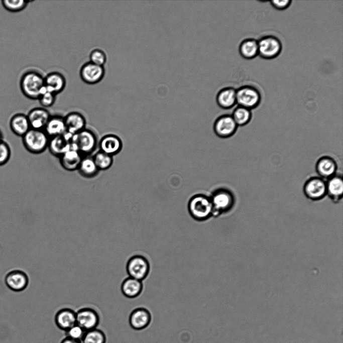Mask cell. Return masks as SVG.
<instances>
[{
    "label": "cell",
    "mask_w": 343,
    "mask_h": 343,
    "mask_svg": "<svg viewBox=\"0 0 343 343\" xmlns=\"http://www.w3.org/2000/svg\"><path fill=\"white\" fill-rule=\"evenodd\" d=\"M20 87L21 92L26 97L38 100L45 89L44 77L36 70H28L22 75Z\"/></svg>",
    "instance_id": "obj_1"
},
{
    "label": "cell",
    "mask_w": 343,
    "mask_h": 343,
    "mask_svg": "<svg viewBox=\"0 0 343 343\" xmlns=\"http://www.w3.org/2000/svg\"><path fill=\"white\" fill-rule=\"evenodd\" d=\"M188 210L195 220L205 221L213 214V207L209 197L202 194L192 196L188 201Z\"/></svg>",
    "instance_id": "obj_2"
},
{
    "label": "cell",
    "mask_w": 343,
    "mask_h": 343,
    "mask_svg": "<svg viewBox=\"0 0 343 343\" xmlns=\"http://www.w3.org/2000/svg\"><path fill=\"white\" fill-rule=\"evenodd\" d=\"M98 143L96 134L85 128L72 136L71 148L76 150L83 156H89L96 150Z\"/></svg>",
    "instance_id": "obj_3"
},
{
    "label": "cell",
    "mask_w": 343,
    "mask_h": 343,
    "mask_svg": "<svg viewBox=\"0 0 343 343\" xmlns=\"http://www.w3.org/2000/svg\"><path fill=\"white\" fill-rule=\"evenodd\" d=\"M49 139L43 130L31 129L22 137V141L28 151L39 154L48 149Z\"/></svg>",
    "instance_id": "obj_4"
},
{
    "label": "cell",
    "mask_w": 343,
    "mask_h": 343,
    "mask_svg": "<svg viewBox=\"0 0 343 343\" xmlns=\"http://www.w3.org/2000/svg\"><path fill=\"white\" fill-rule=\"evenodd\" d=\"M213 207L212 216H217L230 211L234 206L235 198L230 190L219 188L209 197Z\"/></svg>",
    "instance_id": "obj_5"
},
{
    "label": "cell",
    "mask_w": 343,
    "mask_h": 343,
    "mask_svg": "<svg viewBox=\"0 0 343 343\" xmlns=\"http://www.w3.org/2000/svg\"><path fill=\"white\" fill-rule=\"evenodd\" d=\"M126 269L129 277L143 281L149 274L150 265L144 256L135 255L128 260Z\"/></svg>",
    "instance_id": "obj_6"
},
{
    "label": "cell",
    "mask_w": 343,
    "mask_h": 343,
    "mask_svg": "<svg viewBox=\"0 0 343 343\" xmlns=\"http://www.w3.org/2000/svg\"><path fill=\"white\" fill-rule=\"evenodd\" d=\"M303 190L308 199L320 200L326 195V180L319 176L310 177L305 181Z\"/></svg>",
    "instance_id": "obj_7"
},
{
    "label": "cell",
    "mask_w": 343,
    "mask_h": 343,
    "mask_svg": "<svg viewBox=\"0 0 343 343\" xmlns=\"http://www.w3.org/2000/svg\"><path fill=\"white\" fill-rule=\"evenodd\" d=\"M260 99L259 91L251 86H244L236 90V102L240 106L251 110L259 105Z\"/></svg>",
    "instance_id": "obj_8"
},
{
    "label": "cell",
    "mask_w": 343,
    "mask_h": 343,
    "mask_svg": "<svg viewBox=\"0 0 343 343\" xmlns=\"http://www.w3.org/2000/svg\"><path fill=\"white\" fill-rule=\"evenodd\" d=\"M76 324L85 331L97 328L100 322V316L94 309L85 307L76 311Z\"/></svg>",
    "instance_id": "obj_9"
},
{
    "label": "cell",
    "mask_w": 343,
    "mask_h": 343,
    "mask_svg": "<svg viewBox=\"0 0 343 343\" xmlns=\"http://www.w3.org/2000/svg\"><path fill=\"white\" fill-rule=\"evenodd\" d=\"M105 75L103 66H98L88 61L84 63L79 70L81 80L85 83L93 85L100 82Z\"/></svg>",
    "instance_id": "obj_10"
},
{
    "label": "cell",
    "mask_w": 343,
    "mask_h": 343,
    "mask_svg": "<svg viewBox=\"0 0 343 343\" xmlns=\"http://www.w3.org/2000/svg\"><path fill=\"white\" fill-rule=\"evenodd\" d=\"M151 319L152 315L149 310L144 307H139L130 312L128 323L133 329L141 330L149 326Z\"/></svg>",
    "instance_id": "obj_11"
},
{
    "label": "cell",
    "mask_w": 343,
    "mask_h": 343,
    "mask_svg": "<svg viewBox=\"0 0 343 343\" xmlns=\"http://www.w3.org/2000/svg\"><path fill=\"white\" fill-rule=\"evenodd\" d=\"M238 127L231 115H224L215 121L213 130L218 137L227 138L235 134Z\"/></svg>",
    "instance_id": "obj_12"
},
{
    "label": "cell",
    "mask_w": 343,
    "mask_h": 343,
    "mask_svg": "<svg viewBox=\"0 0 343 343\" xmlns=\"http://www.w3.org/2000/svg\"><path fill=\"white\" fill-rule=\"evenodd\" d=\"M258 54L264 58L270 59L277 56L281 51L279 40L273 36H266L258 42Z\"/></svg>",
    "instance_id": "obj_13"
},
{
    "label": "cell",
    "mask_w": 343,
    "mask_h": 343,
    "mask_svg": "<svg viewBox=\"0 0 343 343\" xmlns=\"http://www.w3.org/2000/svg\"><path fill=\"white\" fill-rule=\"evenodd\" d=\"M5 281L10 289L20 292L27 288L29 280L27 274L25 272L20 270H14L7 274Z\"/></svg>",
    "instance_id": "obj_14"
},
{
    "label": "cell",
    "mask_w": 343,
    "mask_h": 343,
    "mask_svg": "<svg viewBox=\"0 0 343 343\" xmlns=\"http://www.w3.org/2000/svg\"><path fill=\"white\" fill-rule=\"evenodd\" d=\"M72 136L66 132L63 135L50 138L48 146L50 153L59 158L71 148V140Z\"/></svg>",
    "instance_id": "obj_15"
},
{
    "label": "cell",
    "mask_w": 343,
    "mask_h": 343,
    "mask_svg": "<svg viewBox=\"0 0 343 343\" xmlns=\"http://www.w3.org/2000/svg\"><path fill=\"white\" fill-rule=\"evenodd\" d=\"M99 151L113 156L119 154L123 148V142L119 137L114 134L103 136L98 143Z\"/></svg>",
    "instance_id": "obj_16"
},
{
    "label": "cell",
    "mask_w": 343,
    "mask_h": 343,
    "mask_svg": "<svg viewBox=\"0 0 343 343\" xmlns=\"http://www.w3.org/2000/svg\"><path fill=\"white\" fill-rule=\"evenodd\" d=\"M315 169L318 176L326 180L336 174L337 165L333 158L323 156L317 161Z\"/></svg>",
    "instance_id": "obj_17"
},
{
    "label": "cell",
    "mask_w": 343,
    "mask_h": 343,
    "mask_svg": "<svg viewBox=\"0 0 343 343\" xmlns=\"http://www.w3.org/2000/svg\"><path fill=\"white\" fill-rule=\"evenodd\" d=\"M31 129L43 130L51 115L47 108L42 107L31 109L27 115Z\"/></svg>",
    "instance_id": "obj_18"
},
{
    "label": "cell",
    "mask_w": 343,
    "mask_h": 343,
    "mask_svg": "<svg viewBox=\"0 0 343 343\" xmlns=\"http://www.w3.org/2000/svg\"><path fill=\"white\" fill-rule=\"evenodd\" d=\"M54 322L59 329L65 332L76 324V311L68 307L61 308L56 313Z\"/></svg>",
    "instance_id": "obj_19"
},
{
    "label": "cell",
    "mask_w": 343,
    "mask_h": 343,
    "mask_svg": "<svg viewBox=\"0 0 343 343\" xmlns=\"http://www.w3.org/2000/svg\"><path fill=\"white\" fill-rule=\"evenodd\" d=\"M66 132L75 135L86 128V121L84 116L77 111H72L64 117Z\"/></svg>",
    "instance_id": "obj_20"
},
{
    "label": "cell",
    "mask_w": 343,
    "mask_h": 343,
    "mask_svg": "<svg viewBox=\"0 0 343 343\" xmlns=\"http://www.w3.org/2000/svg\"><path fill=\"white\" fill-rule=\"evenodd\" d=\"M66 80L65 76L57 71H52L44 76V87L46 90L56 95L65 89Z\"/></svg>",
    "instance_id": "obj_21"
},
{
    "label": "cell",
    "mask_w": 343,
    "mask_h": 343,
    "mask_svg": "<svg viewBox=\"0 0 343 343\" xmlns=\"http://www.w3.org/2000/svg\"><path fill=\"white\" fill-rule=\"evenodd\" d=\"M326 195L334 203L339 202L342 198L343 179L341 175H335L326 180Z\"/></svg>",
    "instance_id": "obj_22"
},
{
    "label": "cell",
    "mask_w": 343,
    "mask_h": 343,
    "mask_svg": "<svg viewBox=\"0 0 343 343\" xmlns=\"http://www.w3.org/2000/svg\"><path fill=\"white\" fill-rule=\"evenodd\" d=\"M143 289L142 281L128 277L121 283L122 293L126 298L133 299L139 296Z\"/></svg>",
    "instance_id": "obj_23"
},
{
    "label": "cell",
    "mask_w": 343,
    "mask_h": 343,
    "mask_svg": "<svg viewBox=\"0 0 343 343\" xmlns=\"http://www.w3.org/2000/svg\"><path fill=\"white\" fill-rule=\"evenodd\" d=\"M43 131L49 138L63 135L66 133L64 117L59 115L51 116Z\"/></svg>",
    "instance_id": "obj_24"
},
{
    "label": "cell",
    "mask_w": 343,
    "mask_h": 343,
    "mask_svg": "<svg viewBox=\"0 0 343 343\" xmlns=\"http://www.w3.org/2000/svg\"><path fill=\"white\" fill-rule=\"evenodd\" d=\"M82 157L78 151L71 148L59 157L60 165L67 171L76 170Z\"/></svg>",
    "instance_id": "obj_25"
},
{
    "label": "cell",
    "mask_w": 343,
    "mask_h": 343,
    "mask_svg": "<svg viewBox=\"0 0 343 343\" xmlns=\"http://www.w3.org/2000/svg\"><path fill=\"white\" fill-rule=\"evenodd\" d=\"M10 126L15 134L22 137L31 129L27 116L22 113H16L11 118Z\"/></svg>",
    "instance_id": "obj_26"
},
{
    "label": "cell",
    "mask_w": 343,
    "mask_h": 343,
    "mask_svg": "<svg viewBox=\"0 0 343 343\" xmlns=\"http://www.w3.org/2000/svg\"><path fill=\"white\" fill-rule=\"evenodd\" d=\"M218 105L223 109L233 107L236 102V90L232 87H225L220 89L216 96Z\"/></svg>",
    "instance_id": "obj_27"
},
{
    "label": "cell",
    "mask_w": 343,
    "mask_h": 343,
    "mask_svg": "<svg viewBox=\"0 0 343 343\" xmlns=\"http://www.w3.org/2000/svg\"><path fill=\"white\" fill-rule=\"evenodd\" d=\"M79 173L83 177L92 178L95 177L99 171L93 160L92 156H83L78 167Z\"/></svg>",
    "instance_id": "obj_28"
},
{
    "label": "cell",
    "mask_w": 343,
    "mask_h": 343,
    "mask_svg": "<svg viewBox=\"0 0 343 343\" xmlns=\"http://www.w3.org/2000/svg\"><path fill=\"white\" fill-rule=\"evenodd\" d=\"M242 56L247 59H251L258 54V42L254 39L245 40L240 46Z\"/></svg>",
    "instance_id": "obj_29"
},
{
    "label": "cell",
    "mask_w": 343,
    "mask_h": 343,
    "mask_svg": "<svg viewBox=\"0 0 343 343\" xmlns=\"http://www.w3.org/2000/svg\"><path fill=\"white\" fill-rule=\"evenodd\" d=\"M231 116L238 126L247 125L251 120L252 116L250 109L240 106L234 109Z\"/></svg>",
    "instance_id": "obj_30"
},
{
    "label": "cell",
    "mask_w": 343,
    "mask_h": 343,
    "mask_svg": "<svg viewBox=\"0 0 343 343\" xmlns=\"http://www.w3.org/2000/svg\"><path fill=\"white\" fill-rule=\"evenodd\" d=\"M107 337L104 332L95 328L87 330L82 339L81 343H106Z\"/></svg>",
    "instance_id": "obj_31"
},
{
    "label": "cell",
    "mask_w": 343,
    "mask_h": 343,
    "mask_svg": "<svg viewBox=\"0 0 343 343\" xmlns=\"http://www.w3.org/2000/svg\"><path fill=\"white\" fill-rule=\"evenodd\" d=\"M98 170H106L111 167L113 163V157L108 154L98 151L92 156Z\"/></svg>",
    "instance_id": "obj_32"
},
{
    "label": "cell",
    "mask_w": 343,
    "mask_h": 343,
    "mask_svg": "<svg viewBox=\"0 0 343 343\" xmlns=\"http://www.w3.org/2000/svg\"><path fill=\"white\" fill-rule=\"evenodd\" d=\"M30 2L26 0H2V5L7 11L16 13L24 10Z\"/></svg>",
    "instance_id": "obj_33"
},
{
    "label": "cell",
    "mask_w": 343,
    "mask_h": 343,
    "mask_svg": "<svg viewBox=\"0 0 343 343\" xmlns=\"http://www.w3.org/2000/svg\"><path fill=\"white\" fill-rule=\"evenodd\" d=\"M89 58V62L92 63L103 67L107 60L105 53L102 50L98 48L93 49L90 52Z\"/></svg>",
    "instance_id": "obj_34"
},
{
    "label": "cell",
    "mask_w": 343,
    "mask_h": 343,
    "mask_svg": "<svg viewBox=\"0 0 343 343\" xmlns=\"http://www.w3.org/2000/svg\"><path fill=\"white\" fill-rule=\"evenodd\" d=\"M56 95L45 88L38 100L42 107L47 108L52 106L55 102Z\"/></svg>",
    "instance_id": "obj_35"
},
{
    "label": "cell",
    "mask_w": 343,
    "mask_h": 343,
    "mask_svg": "<svg viewBox=\"0 0 343 343\" xmlns=\"http://www.w3.org/2000/svg\"><path fill=\"white\" fill-rule=\"evenodd\" d=\"M86 331L81 327L76 324L64 332L65 337L74 340L81 341Z\"/></svg>",
    "instance_id": "obj_36"
},
{
    "label": "cell",
    "mask_w": 343,
    "mask_h": 343,
    "mask_svg": "<svg viewBox=\"0 0 343 343\" xmlns=\"http://www.w3.org/2000/svg\"><path fill=\"white\" fill-rule=\"evenodd\" d=\"M11 157V149L4 140L0 142V166L6 164Z\"/></svg>",
    "instance_id": "obj_37"
},
{
    "label": "cell",
    "mask_w": 343,
    "mask_h": 343,
    "mask_svg": "<svg viewBox=\"0 0 343 343\" xmlns=\"http://www.w3.org/2000/svg\"><path fill=\"white\" fill-rule=\"evenodd\" d=\"M291 3L290 1H273L271 2L272 5L276 9L283 10L287 8Z\"/></svg>",
    "instance_id": "obj_38"
},
{
    "label": "cell",
    "mask_w": 343,
    "mask_h": 343,
    "mask_svg": "<svg viewBox=\"0 0 343 343\" xmlns=\"http://www.w3.org/2000/svg\"><path fill=\"white\" fill-rule=\"evenodd\" d=\"M60 343H81V341L74 340L68 337H65L61 340Z\"/></svg>",
    "instance_id": "obj_39"
},
{
    "label": "cell",
    "mask_w": 343,
    "mask_h": 343,
    "mask_svg": "<svg viewBox=\"0 0 343 343\" xmlns=\"http://www.w3.org/2000/svg\"><path fill=\"white\" fill-rule=\"evenodd\" d=\"M3 140V134L1 130H0V142Z\"/></svg>",
    "instance_id": "obj_40"
}]
</instances>
